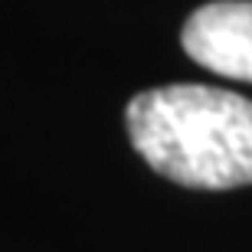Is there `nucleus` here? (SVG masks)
I'll list each match as a JSON object with an SVG mask.
<instances>
[{"instance_id":"1","label":"nucleus","mask_w":252,"mask_h":252,"mask_svg":"<svg viewBox=\"0 0 252 252\" xmlns=\"http://www.w3.org/2000/svg\"><path fill=\"white\" fill-rule=\"evenodd\" d=\"M128 138L160 177L180 187L252 184V102L210 85L141 92L125 112Z\"/></svg>"},{"instance_id":"2","label":"nucleus","mask_w":252,"mask_h":252,"mask_svg":"<svg viewBox=\"0 0 252 252\" xmlns=\"http://www.w3.org/2000/svg\"><path fill=\"white\" fill-rule=\"evenodd\" d=\"M180 39L203 69L252 82V0H216L193 10Z\"/></svg>"}]
</instances>
